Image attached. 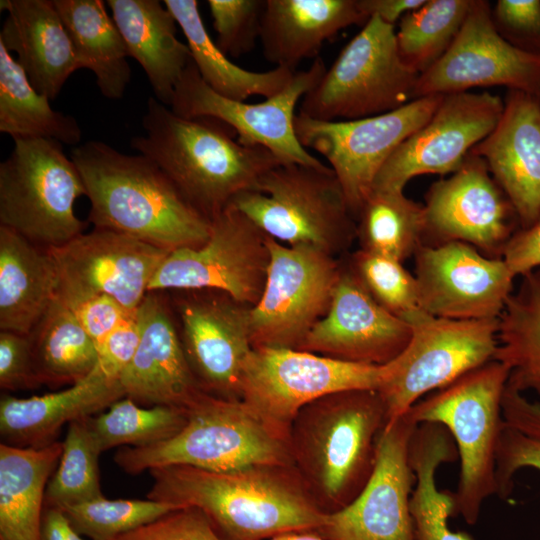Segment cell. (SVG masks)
Returning a JSON list of instances; mask_svg holds the SVG:
<instances>
[{
    "label": "cell",
    "instance_id": "d590c367",
    "mask_svg": "<svg viewBox=\"0 0 540 540\" xmlns=\"http://www.w3.org/2000/svg\"><path fill=\"white\" fill-rule=\"evenodd\" d=\"M522 277L498 318L494 360L509 368V387L540 395V268Z\"/></svg>",
    "mask_w": 540,
    "mask_h": 540
},
{
    "label": "cell",
    "instance_id": "cb8c5ba5",
    "mask_svg": "<svg viewBox=\"0 0 540 540\" xmlns=\"http://www.w3.org/2000/svg\"><path fill=\"white\" fill-rule=\"evenodd\" d=\"M140 341L119 376L125 397L140 405L187 409L205 391L186 357L171 303L148 292L137 310Z\"/></svg>",
    "mask_w": 540,
    "mask_h": 540
},
{
    "label": "cell",
    "instance_id": "11a10c76",
    "mask_svg": "<svg viewBox=\"0 0 540 540\" xmlns=\"http://www.w3.org/2000/svg\"><path fill=\"white\" fill-rule=\"evenodd\" d=\"M40 540H87L70 524L61 509L45 507Z\"/></svg>",
    "mask_w": 540,
    "mask_h": 540
},
{
    "label": "cell",
    "instance_id": "7c38bea8",
    "mask_svg": "<svg viewBox=\"0 0 540 540\" xmlns=\"http://www.w3.org/2000/svg\"><path fill=\"white\" fill-rule=\"evenodd\" d=\"M386 375L387 364L353 363L297 349L253 348L243 367L240 399L290 434L306 405L346 390L378 391Z\"/></svg>",
    "mask_w": 540,
    "mask_h": 540
},
{
    "label": "cell",
    "instance_id": "d6986e66",
    "mask_svg": "<svg viewBox=\"0 0 540 540\" xmlns=\"http://www.w3.org/2000/svg\"><path fill=\"white\" fill-rule=\"evenodd\" d=\"M485 0H472L467 17L446 53L418 76L412 100L506 86L540 97V56L522 51L497 32Z\"/></svg>",
    "mask_w": 540,
    "mask_h": 540
},
{
    "label": "cell",
    "instance_id": "ba28073f",
    "mask_svg": "<svg viewBox=\"0 0 540 540\" xmlns=\"http://www.w3.org/2000/svg\"><path fill=\"white\" fill-rule=\"evenodd\" d=\"M13 140L11 153L0 163V225L46 248L83 233L86 223L76 216L74 204L86 190L61 143Z\"/></svg>",
    "mask_w": 540,
    "mask_h": 540
},
{
    "label": "cell",
    "instance_id": "9a60e30c",
    "mask_svg": "<svg viewBox=\"0 0 540 540\" xmlns=\"http://www.w3.org/2000/svg\"><path fill=\"white\" fill-rule=\"evenodd\" d=\"M325 71V64L318 56L307 70L296 71L280 93L251 104L215 92L203 81L191 60L175 88L169 107L185 118H215L233 129L241 144L263 147L283 164L324 168L326 165L299 142L294 129V111L299 100L317 85Z\"/></svg>",
    "mask_w": 540,
    "mask_h": 540
},
{
    "label": "cell",
    "instance_id": "ab89813d",
    "mask_svg": "<svg viewBox=\"0 0 540 540\" xmlns=\"http://www.w3.org/2000/svg\"><path fill=\"white\" fill-rule=\"evenodd\" d=\"M186 411L155 405L143 407L128 397L113 403L107 412L89 418L102 452L114 447H147L166 441L185 425Z\"/></svg>",
    "mask_w": 540,
    "mask_h": 540
},
{
    "label": "cell",
    "instance_id": "6da1fadb",
    "mask_svg": "<svg viewBox=\"0 0 540 540\" xmlns=\"http://www.w3.org/2000/svg\"><path fill=\"white\" fill-rule=\"evenodd\" d=\"M70 158L82 177L94 228L124 233L168 252L199 247L209 238L211 220L144 155L89 140L75 147Z\"/></svg>",
    "mask_w": 540,
    "mask_h": 540
},
{
    "label": "cell",
    "instance_id": "2e32d148",
    "mask_svg": "<svg viewBox=\"0 0 540 540\" xmlns=\"http://www.w3.org/2000/svg\"><path fill=\"white\" fill-rule=\"evenodd\" d=\"M57 273L56 298L68 307L109 295L137 311L169 253L117 231L94 228L48 248Z\"/></svg>",
    "mask_w": 540,
    "mask_h": 540
},
{
    "label": "cell",
    "instance_id": "4fadbf2b",
    "mask_svg": "<svg viewBox=\"0 0 540 540\" xmlns=\"http://www.w3.org/2000/svg\"><path fill=\"white\" fill-rule=\"evenodd\" d=\"M443 97L417 98L395 110L348 121H320L298 113L294 129L304 148L327 159L357 217L387 159L430 120Z\"/></svg>",
    "mask_w": 540,
    "mask_h": 540
},
{
    "label": "cell",
    "instance_id": "7a4b0ae2",
    "mask_svg": "<svg viewBox=\"0 0 540 540\" xmlns=\"http://www.w3.org/2000/svg\"><path fill=\"white\" fill-rule=\"evenodd\" d=\"M289 467L257 466L212 472L189 466L153 468L147 498L202 511L225 540H268L317 531L326 512Z\"/></svg>",
    "mask_w": 540,
    "mask_h": 540
},
{
    "label": "cell",
    "instance_id": "83f0119b",
    "mask_svg": "<svg viewBox=\"0 0 540 540\" xmlns=\"http://www.w3.org/2000/svg\"><path fill=\"white\" fill-rule=\"evenodd\" d=\"M368 20L357 0H266L259 40L268 62L296 71L339 31Z\"/></svg>",
    "mask_w": 540,
    "mask_h": 540
},
{
    "label": "cell",
    "instance_id": "f5cc1de1",
    "mask_svg": "<svg viewBox=\"0 0 540 540\" xmlns=\"http://www.w3.org/2000/svg\"><path fill=\"white\" fill-rule=\"evenodd\" d=\"M502 416L506 426L540 437V401H530L508 385L502 398Z\"/></svg>",
    "mask_w": 540,
    "mask_h": 540
},
{
    "label": "cell",
    "instance_id": "8fae6325",
    "mask_svg": "<svg viewBox=\"0 0 540 540\" xmlns=\"http://www.w3.org/2000/svg\"><path fill=\"white\" fill-rule=\"evenodd\" d=\"M270 261L264 289L251 307L253 348L299 349L326 315L341 266L316 247L283 245L267 236Z\"/></svg>",
    "mask_w": 540,
    "mask_h": 540
},
{
    "label": "cell",
    "instance_id": "74e56055",
    "mask_svg": "<svg viewBox=\"0 0 540 540\" xmlns=\"http://www.w3.org/2000/svg\"><path fill=\"white\" fill-rule=\"evenodd\" d=\"M361 249L402 262L422 245L424 205L403 191L372 190L358 216Z\"/></svg>",
    "mask_w": 540,
    "mask_h": 540
},
{
    "label": "cell",
    "instance_id": "f546056e",
    "mask_svg": "<svg viewBox=\"0 0 540 540\" xmlns=\"http://www.w3.org/2000/svg\"><path fill=\"white\" fill-rule=\"evenodd\" d=\"M48 248L0 225V329L29 335L56 298Z\"/></svg>",
    "mask_w": 540,
    "mask_h": 540
},
{
    "label": "cell",
    "instance_id": "4dcf8cb0",
    "mask_svg": "<svg viewBox=\"0 0 540 540\" xmlns=\"http://www.w3.org/2000/svg\"><path fill=\"white\" fill-rule=\"evenodd\" d=\"M62 441L43 448L0 444V540H40L47 484Z\"/></svg>",
    "mask_w": 540,
    "mask_h": 540
},
{
    "label": "cell",
    "instance_id": "52a82bcc",
    "mask_svg": "<svg viewBox=\"0 0 540 540\" xmlns=\"http://www.w3.org/2000/svg\"><path fill=\"white\" fill-rule=\"evenodd\" d=\"M230 204L266 236L289 246H312L334 256L356 236L354 216L328 166L280 164Z\"/></svg>",
    "mask_w": 540,
    "mask_h": 540
},
{
    "label": "cell",
    "instance_id": "ac0fdd59",
    "mask_svg": "<svg viewBox=\"0 0 540 540\" xmlns=\"http://www.w3.org/2000/svg\"><path fill=\"white\" fill-rule=\"evenodd\" d=\"M172 292L183 348L201 388L213 396L240 399L243 367L253 349L252 306L215 290Z\"/></svg>",
    "mask_w": 540,
    "mask_h": 540
},
{
    "label": "cell",
    "instance_id": "ffe728a7",
    "mask_svg": "<svg viewBox=\"0 0 540 540\" xmlns=\"http://www.w3.org/2000/svg\"><path fill=\"white\" fill-rule=\"evenodd\" d=\"M424 212L422 245L464 242L491 258H501L519 225L512 204L486 162L472 153L449 178L429 187Z\"/></svg>",
    "mask_w": 540,
    "mask_h": 540
},
{
    "label": "cell",
    "instance_id": "5b68a950",
    "mask_svg": "<svg viewBox=\"0 0 540 540\" xmlns=\"http://www.w3.org/2000/svg\"><path fill=\"white\" fill-rule=\"evenodd\" d=\"M386 411L376 390H346L300 410L290 427L294 464L327 502L329 512L348 505L367 483Z\"/></svg>",
    "mask_w": 540,
    "mask_h": 540
},
{
    "label": "cell",
    "instance_id": "9c48e42d",
    "mask_svg": "<svg viewBox=\"0 0 540 540\" xmlns=\"http://www.w3.org/2000/svg\"><path fill=\"white\" fill-rule=\"evenodd\" d=\"M394 27L370 17L302 98L299 114L320 121H348L412 101L419 75L400 59Z\"/></svg>",
    "mask_w": 540,
    "mask_h": 540
},
{
    "label": "cell",
    "instance_id": "9f6ffc18",
    "mask_svg": "<svg viewBox=\"0 0 540 540\" xmlns=\"http://www.w3.org/2000/svg\"><path fill=\"white\" fill-rule=\"evenodd\" d=\"M268 540H328L316 531H296L278 535Z\"/></svg>",
    "mask_w": 540,
    "mask_h": 540
},
{
    "label": "cell",
    "instance_id": "277c9868",
    "mask_svg": "<svg viewBox=\"0 0 540 540\" xmlns=\"http://www.w3.org/2000/svg\"><path fill=\"white\" fill-rule=\"evenodd\" d=\"M185 411L186 423L176 435L147 447H121L114 462L131 475L172 465L233 472L294 464L290 434L241 399L204 392Z\"/></svg>",
    "mask_w": 540,
    "mask_h": 540
},
{
    "label": "cell",
    "instance_id": "b9f144b4",
    "mask_svg": "<svg viewBox=\"0 0 540 540\" xmlns=\"http://www.w3.org/2000/svg\"><path fill=\"white\" fill-rule=\"evenodd\" d=\"M183 506L151 499H107L104 495L61 508L73 528L89 540H116Z\"/></svg>",
    "mask_w": 540,
    "mask_h": 540
},
{
    "label": "cell",
    "instance_id": "681fc988",
    "mask_svg": "<svg viewBox=\"0 0 540 540\" xmlns=\"http://www.w3.org/2000/svg\"><path fill=\"white\" fill-rule=\"evenodd\" d=\"M69 308L97 348L114 330L137 313L109 295L92 296Z\"/></svg>",
    "mask_w": 540,
    "mask_h": 540
},
{
    "label": "cell",
    "instance_id": "603a6c76",
    "mask_svg": "<svg viewBox=\"0 0 540 540\" xmlns=\"http://www.w3.org/2000/svg\"><path fill=\"white\" fill-rule=\"evenodd\" d=\"M410 337V325L379 305L347 267L341 268L326 315L297 350L384 365L406 348Z\"/></svg>",
    "mask_w": 540,
    "mask_h": 540
},
{
    "label": "cell",
    "instance_id": "60d3db41",
    "mask_svg": "<svg viewBox=\"0 0 540 540\" xmlns=\"http://www.w3.org/2000/svg\"><path fill=\"white\" fill-rule=\"evenodd\" d=\"M89 418L68 424L58 465L47 484L45 507L61 509L104 495L99 471L102 451Z\"/></svg>",
    "mask_w": 540,
    "mask_h": 540
},
{
    "label": "cell",
    "instance_id": "8992f818",
    "mask_svg": "<svg viewBox=\"0 0 540 540\" xmlns=\"http://www.w3.org/2000/svg\"><path fill=\"white\" fill-rule=\"evenodd\" d=\"M509 368L492 360L419 400L409 410L418 423H438L452 436L460 460L454 516L475 524L496 495V451L504 427L502 398Z\"/></svg>",
    "mask_w": 540,
    "mask_h": 540
},
{
    "label": "cell",
    "instance_id": "7402d4cb",
    "mask_svg": "<svg viewBox=\"0 0 540 540\" xmlns=\"http://www.w3.org/2000/svg\"><path fill=\"white\" fill-rule=\"evenodd\" d=\"M414 256L421 310L456 320L499 318L515 278L502 258L457 241L421 245Z\"/></svg>",
    "mask_w": 540,
    "mask_h": 540
},
{
    "label": "cell",
    "instance_id": "f1b7e54d",
    "mask_svg": "<svg viewBox=\"0 0 540 540\" xmlns=\"http://www.w3.org/2000/svg\"><path fill=\"white\" fill-rule=\"evenodd\" d=\"M129 57L143 68L155 98L169 106L192 60L187 43L177 38V22L159 0H107Z\"/></svg>",
    "mask_w": 540,
    "mask_h": 540
},
{
    "label": "cell",
    "instance_id": "e0dca14e",
    "mask_svg": "<svg viewBox=\"0 0 540 540\" xmlns=\"http://www.w3.org/2000/svg\"><path fill=\"white\" fill-rule=\"evenodd\" d=\"M417 426L410 410L385 424L367 483L348 505L326 512L317 533L328 540H415L409 445Z\"/></svg>",
    "mask_w": 540,
    "mask_h": 540
},
{
    "label": "cell",
    "instance_id": "e575fe53",
    "mask_svg": "<svg viewBox=\"0 0 540 540\" xmlns=\"http://www.w3.org/2000/svg\"><path fill=\"white\" fill-rule=\"evenodd\" d=\"M41 385L60 387L85 379L98 363V348L73 311L54 299L29 334Z\"/></svg>",
    "mask_w": 540,
    "mask_h": 540
},
{
    "label": "cell",
    "instance_id": "ee69618b",
    "mask_svg": "<svg viewBox=\"0 0 540 540\" xmlns=\"http://www.w3.org/2000/svg\"><path fill=\"white\" fill-rule=\"evenodd\" d=\"M216 45L237 58L249 53L260 36L266 0H208Z\"/></svg>",
    "mask_w": 540,
    "mask_h": 540
},
{
    "label": "cell",
    "instance_id": "f6af8a7d",
    "mask_svg": "<svg viewBox=\"0 0 540 540\" xmlns=\"http://www.w3.org/2000/svg\"><path fill=\"white\" fill-rule=\"evenodd\" d=\"M491 17L497 32L508 43L540 56L539 0H498Z\"/></svg>",
    "mask_w": 540,
    "mask_h": 540
},
{
    "label": "cell",
    "instance_id": "c3c4849f",
    "mask_svg": "<svg viewBox=\"0 0 540 540\" xmlns=\"http://www.w3.org/2000/svg\"><path fill=\"white\" fill-rule=\"evenodd\" d=\"M29 335L0 332V387L17 391L39 387Z\"/></svg>",
    "mask_w": 540,
    "mask_h": 540
},
{
    "label": "cell",
    "instance_id": "f35d334b",
    "mask_svg": "<svg viewBox=\"0 0 540 540\" xmlns=\"http://www.w3.org/2000/svg\"><path fill=\"white\" fill-rule=\"evenodd\" d=\"M472 0H426L399 21L396 46L400 59L422 74L449 49L470 10Z\"/></svg>",
    "mask_w": 540,
    "mask_h": 540
},
{
    "label": "cell",
    "instance_id": "836d02e7",
    "mask_svg": "<svg viewBox=\"0 0 540 540\" xmlns=\"http://www.w3.org/2000/svg\"><path fill=\"white\" fill-rule=\"evenodd\" d=\"M181 28L192 60L203 81L226 98L245 101L258 95L265 99L280 93L296 71L276 67L265 72L246 70L234 64L211 39L196 0H164Z\"/></svg>",
    "mask_w": 540,
    "mask_h": 540
},
{
    "label": "cell",
    "instance_id": "bcb514c9",
    "mask_svg": "<svg viewBox=\"0 0 540 540\" xmlns=\"http://www.w3.org/2000/svg\"><path fill=\"white\" fill-rule=\"evenodd\" d=\"M116 540H225L207 516L195 507H182L130 531Z\"/></svg>",
    "mask_w": 540,
    "mask_h": 540
},
{
    "label": "cell",
    "instance_id": "7bdbcfd3",
    "mask_svg": "<svg viewBox=\"0 0 540 540\" xmlns=\"http://www.w3.org/2000/svg\"><path fill=\"white\" fill-rule=\"evenodd\" d=\"M401 263L360 249L351 256L348 267L379 305L407 322L421 309L416 278Z\"/></svg>",
    "mask_w": 540,
    "mask_h": 540
},
{
    "label": "cell",
    "instance_id": "db71d44e",
    "mask_svg": "<svg viewBox=\"0 0 540 540\" xmlns=\"http://www.w3.org/2000/svg\"><path fill=\"white\" fill-rule=\"evenodd\" d=\"M426 0H357L360 10L368 17L377 16L395 26L405 14L419 8Z\"/></svg>",
    "mask_w": 540,
    "mask_h": 540
},
{
    "label": "cell",
    "instance_id": "4316f807",
    "mask_svg": "<svg viewBox=\"0 0 540 540\" xmlns=\"http://www.w3.org/2000/svg\"><path fill=\"white\" fill-rule=\"evenodd\" d=\"M7 17L0 43L16 61L36 91L55 99L79 66L53 0H1Z\"/></svg>",
    "mask_w": 540,
    "mask_h": 540
},
{
    "label": "cell",
    "instance_id": "7dc6e473",
    "mask_svg": "<svg viewBox=\"0 0 540 540\" xmlns=\"http://www.w3.org/2000/svg\"><path fill=\"white\" fill-rule=\"evenodd\" d=\"M523 468L540 472V437L531 436L504 424L496 451V495L511 496L514 476Z\"/></svg>",
    "mask_w": 540,
    "mask_h": 540
},
{
    "label": "cell",
    "instance_id": "d6a6232c",
    "mask_svg": "<svg viewBox=\"0 0 540 540\" xmlns=\"http://www.w3.org/2000/svg\"><path fill=\"white\" fill-rule=\"evenodd\" d=\"M456 459L455 442L443 425L418 424L409 445V461L415 475V489L410 497L415 540H474L465 531L451 529L453 493L439 490L436 484L437 469Z\"/></svg>",
    "mask_w": 540,
    "mask_h": 540
},
{
    "label": "cell",
    "instance_id": "d4e9b609",
    "mask_svg": "<svg viewBox=\"0 0 540 540\" xmlns=\"http://www.w3.org/2000/svg\"><path fill=\"white\" fill-rule=\"evenodd\" d=\"M470 153L486 162L520 228L533 224L540 215V97L508 90L497 125Z\"/></svg>",
    "mask_w": 540,
    "mask_h": 540
},
{
    "label": "cell",
    "instance_id": "484cf974",
    "mask_svg": "<svg viewBox=\"0 0 540 540\" xmlns=\"http://www.w3.org/2000/svg\"><path fill=\"white\" fill-rule=\"evenodd\" d=\"M123 397L119 380L105 374L98 365L85 379L60 391L28 398L2 395V443L16 447H46L57 441L65 424L93 417Z\"/></svg>",
    "mask_w": 540,
    "mask_h": 540
},
{
    "label": "cell",
    "instance_id": "1f68e13d",
    "mask_svg": "<svg viewBox=\"0 0 540 540\" xmlns=\"http://www.w3.org/2000/svg\"><path fill=\"white\" fill-rule=\"evenodd\" d=\"M79 69L92 71L101 94L121 99L131 80L126 44L102 0H53Z\"/></svg>",
    "mask_w": 540,
    "mask_h": 540
},
{
    "label": "cell",
    "instance_id": "5bb4252c",
    "mask_svg": "<svg viewBox=\"0 0 540 540\" xmlns=\"http://www.w3.org/2000/svg\"><path fill=\"white\" fill-rule=\"evenodd\" d=\"M266 239L229 204L211 219L210 235L203 245L167 254L148 292L215 290L254 306L262 295L270 261Z\"/></svg>",
    "mask_w": 540,
    "mask_h": 540
},
{
    "label": "cell",
    "instance_id": "f907efd6",
    "mask_svg": "<svg viewBox=\"0 0 540 540\" xmlns=\"http://www.w3.org/2000/svg\"><path fill=\"white\" fill-rule=\"evenodd\" d=\"M140 341V328L136 315L114 330L98 347L100 369L118 379L133 359Z\"/></svg>",
    "mask_w": 540,
    "mask_h": 540
},
{
    "label": "cell",
    "instance_id": "30bf717a",
    "mask_svg": "<svg viewBox=\"0 0 540 540\" xmlns=\"http://www.w3.org/2000/svg\"><path fill=\"white\" fill-rule=\"evenodd\" d=\"M407 323L410 340L387 363V375L378 390L386 423L402 416L428 392L494 360L498 345V319H447L419 310Z\"/></svg>",
    "mask_w": 540,
    "mask_h": 540
},
{
    "label": "cell",
    "instance_id": "44dd1931",
    "mask_svg": "<svg viewBox=\"0 0 540 540\" xmlns=\"http://www.w3.org/2000/svg\"><path fill=\"white\" fill-rule=\"evenodd\" d=\"M503 109L504 100L488 92L444 95L430 120L390 155L372 190L403 191L413 177L455 173L492 132Z\"/></svg>",
    "mask_w": 540,
    "mask_h": 540
},
{
    "label": "cell",
    "instance_id": "3957f363",
    "mask_svg": "<svg viewBox=\"0 0 540 540\" xmlns=\"http://www.w3.org/2000/svg\"><path fill=\"white\" fill-rule=\"evenodd\" d=\"M142 127L145 134L133 137L131 147L152 160L209 220L283 164L263 147L241 144L223 122L181 117L155 97L147 101Z\"/></svg>",
    "mask_w": 540,
    "mask_h": 540
},
{
    "label": "cell",
    "instance_id": "816d5d0a",
    "mask_svg": "<svg viewBox=\"0 0 540 540\" xmlns=\"http://www.w3.org/2000/svg\"><path fill=\"white\" fill-rule=\"evenodd\" d=\"M501 258L516 277L540 268V215L527 228H519L506 243Z\"/></svg>",
    "mask_w": 540,
    "mask_h": 540
},
{
    "label": "cell",
    "instance_id": "8d00e7d4",
    "mask_svg": "<svg viewBox=\"0 0 540 540\" xmlns=\"http://www.w3.org/2000/svg\"><path fill=\"white\" fill-rule=\"evenodd\" d=\"M49 102L0 43V132L13 139L46 138L78 144L82 130L76 118L54 110Z\"/></svg>",
    "mask_w": 540,
    "mask_h": 540
}]
</instances>
